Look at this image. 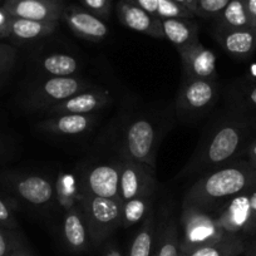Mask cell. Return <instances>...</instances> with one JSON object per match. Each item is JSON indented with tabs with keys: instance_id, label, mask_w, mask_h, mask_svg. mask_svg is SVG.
Returning a JSON list of instances; mask_svg holds the SVG:
<instances>
[{
	"instance_id": "obj_1",
	"label": "cell",
	"mask_w": 256,
	"mask_h": 256,
	"mask_svg": "<svg viewBox=\"0 0 256 256\" xmlns=\"http://www.w3.org/2000/svg\"><path fill=\"white\" fill-rule=\"evenodd\" d=\"M252 126L241 117H225L208 128L188 164L177 180L202 176L206 172L230 164L240 156L250 142Z\"/></svg>"
},
{
	"instance_id": "obj_2",
	"label": "cell",
	"mask_w": 256,
	"mask_h": 256,
	"mask_svg": "<svg viewBox=\"0 0 256 256\" xmlns=\"http://www.w3.org/2000/svg\"><path fill=\"white\" fill-rule=\"evenodd\" d=\"M256 187V168L248 161H232L198 177L186 192L182 206L211 208Z\"/></svg>"
},
{
	"instance_id": "obj_3",
	"label": "cell",
	"mask_w": 256,
	"mask_h": 256,
	"mask_svg": "<svg viewBox=\"0 0 256 256\" xmlns=\"http://www.w3.org/2000/svg\"><path fill=\"white\" fill-rule=\"evenodd\" d=\"M160 128L148 117H134L128 120L120 134L118 150L123 160L141 162L156 168Z\"/></svg>"
},
{
	"instance_id": "obj_4",
	"label": "cell",
	"mask_w": 256,
	"mask_h": 256,
	"mask_svg": "<svg viewBox=\"0 0 256 256\" xmlns=\"http://www.w3.org/2000/svg\"><path fill=\"white\" fill-rule=\"evenodd\" d=\"M228 236L232 235L224 232L212 210L198 206H182L180 218L182 254L198 246L218 242Z\"/></svg>"
},
{
	"instance_id": "obj_5",
	"label": "cell",
	"mask_w": 256,
	"mask_h": 256,
	"mask_svg": "<svg viewBox=\"0 0 256 256\" xmlns=\"http://www.w3.org/2000/svg\"><path fill=\"white\" fill-rule=\"evenodd\" d=\"M215 214L218 225L228 235L256 234V187L208 208Z\"/></svg>"
},
{
	"instance_id": "obj_6",
	"label": "cell",
	"mask_w": 256,
	"mask_h": 256,
	"mask_svg": "<svg viewBox=\"0 0 256 256\" xmlns=\"http://www.w3.org/2000/svg\"><path fill=\"white\" fill-rule=\"evenodd\" d=\"M80 208L90 228L92 245L98 246L120 228V201L97 198L83 192Z\"/></svg>"
},
{
	"instance_id": "obj_7",
	"label": "cell",
	"mask_w": 256,
	"mask_h": 256,
	"mask_svg": "<svg viewBox=\"0 0 256 256\" xmlns=\"http://www.w3.org/2000/svg\"><path fill=\"white\" fill-rule=\"evenodd\" d=\"M220 94L218 80L184 78L177 93V114L184 120H195L206 114Z\"/></svg>"
},
{
	"instance_id": "obj_8",
	"label": "cell",
	"mask_w": 256,
	"mask_h": 256,
	"mask_svg": "<svg viewBox=\"0 0 256 256\" xmlns=\"http://www.w3.org/2000/svg\"><path fill=\"white\" fill-rule=\"evenodd\" d=\"M94 88L90 80L72 77H46L32 87L29 104L33 110H46L82 90Z\"/></svg>"
},
{
	"instance_id": "obj_9",
	"label": "cell",
	"mask_w": 256,
	"mask_h": 256,
	"mask_svg": "<svg viewBox=\"0 0 256 256\" xmlns=\"http://www.w3.org/2000/svg\"><path fill=\"white\" fill-rule=\"evenodd\" d=\"M120 161L117 164H97L82 172L80 188L87 195L120 200Z\"/></svg>"
},
{
	"instance_id": "obj_10",
	"label": "cell",
	"mask_w": 256,
	"mask_h": 256,
	"mask_svg": "<svg viewBox=\"0 0 256 256\" xmlns=\"http://www.w3.org/2000/svg\"><path fill=\"white\" fill-rule=\"evenodd\" d=\"M156 186L154 168L141 162L120 158V202L146 195V194H154Z\"/></svg>"
},
{
	"instance_id": "obj_11",
	"label": "cell",
	"mask_w": 256,
	"mask_h": 256,
	"mask_svg": "<svg viewBox=\"0 0 256 256\" xmlns=\"http://www.w3.org/2000/svg\"><path fill=\"white\" fill-rule=\"evenodd\" d=\"M62 19L78 36L88 42H102L110 34V28L103 19L90 13L80 6H64Z\"/></svg>"
},
{
	"instance_id": "obj_12",
	"label": "cell",
	"mask_w": 256,
	"mask_h": 256,
	"mask_svg": "<svg viewBox=\"0 0 256 256\" xmlns=\"http://www.w3.org/2000/svg\"><path fill=\"white\" fill-rule=\"evenodd\" d=\"M112 100V94L106 88H90L76 93L68 100L48 108L44 112L48 116L56 114H88L107 107Z\"/></svg>"
},
{
	"instance_id": "obj_13",
	"label": "cell",
	"mask_w": 256,
	"mask_h": 256,
	"mask_svg": "<svg viewBox=\"0 0 256 256\" xmlns=\"http://www.w3.org/2000/svg\"><path fill=\"white\" fill-rule=\"evenodd\" d=\"M184 78L194 80H218L216 56L201 42L180 49Z\"/></svg>"
},
{
	"instance_id": "obj_14",
	"label": "cell",
	"mask_w": 256,
	"mask_h": 256,
	"mask_svg": "<svg viewBox=\"0 0 256 256\" xmlns=\"http://www.w3.org/2000/svg\"><path fill=\"white\" fill-rule=\"evenodd\" d=\"M97 113L88 114H56L48 116L38 124L43 134L60 137H77L88 134L98 122Z\"/></svg>"
},
{
	"instance_id": "obj_15",
	"label": "cell",
	"mask_w": 256,
	"mask_h": 256,
	"mask_svg": "<svg viewBox=\"0 0 256 256\" xmlns=\"http://www.w3.org/2000/svg\"><path fill=\"white\" fill-rule=\"evenodd\" d=\"M64 6V0H6L4 4L13 18L39 22H59Z\"/></svg>"
},
{
	"instance_id": "obj_16",
	"label": "cell",
	"mask_w": 256,
	"mask_h": 256,
	"mask_svg": "<svg viewBox=\"0 0 256 256\" xmlns=\"http://www.w3.org/2000/svg\"><path fill=\"white\" fill-rule=\"evenodd\" d=\"M117 14L120 23L128 29L154 39H164L161 19L144 10L130 0H118Z\"/></svg>"
},
{
	"instance_id": "obj_17",
	"label": "cell",
	"mask_w": 256,
	"mask_h": 256,
	"mask_svg": "<svg viewBox=\"0 0 256 256\" xmlns=\"http://www.w3.org/2000/svg\"><path fill=\"white\" fill-rule=\"evenodd\" d=\"M62 235L66 246L73 252H84L90 248L92 244L90 228L80 206L64 211Z\"/></svg>"
},
{
	"instance_id": "obj_18",
	"label": "cell",
	"mask_w": 256,
	"mask_h": 256,
	"mask_svg": "<svg viewBox=\"0 0 256 256\" xmlns=\"http://www.w3.org/2000/svg\"><path fill=\"white\" fill-rule=\"evenodd\" d=\"M214 36L224 50L238 60H246L256 50V33L252 28H215Z\"/></svg>"
},
{
	"instance_id": "obj_19",
	"label": "cell",
	"mask_w": 256,
	"mask_h": 256,
	"mask_svg": "<svg viewBox=\"0 0 256 256\" xmlns=\"http://www.w3.org/2000/svg\"><path fill=\"white\" fill-rule=\"evenodd\" d=\"M16 190L24 201L36 208H46L54 200L53 181L40 174H28L16 181Z\"/></svg>"
},
{
	"instance_id": "obj_20",
	"label": "cell",
	"mask_w": 256,
	"mask_h": 256,
	"mask_svg": "<svg viewBox=\"0 0 256 256\" xmlns=\"http://www.w3.org/2000/svg\"><path fill=\"white\" fill-rule=\"evenodd\" d=\"M161 23L164 39L174 44L177 50L200 42V28L195 19H164Z\"/></svg>"
},
{
	"instance_id": "obj_21",
	"label": "cell",
	"mask_w": 256,
	"mask_h": 256,
	"mask_svg": "<svg viewBox=\"0 0 256 256\" xmlns=\"http://www.w3.org/2000/svg\"><path fill=\"white\" fill-rule=\"evenodd\" d=\"M180 225L172 215L164 216L156 230L152 256H181Z\"/></svg>"
},
{
	"instance_id": "obj_22",
	"label": "cell",
	"mask_w": 256,
	"mask_h": 256,
	"mask_svg": "<svg viewBox=\"0 0 256 256\" xmlns=\"http://www.w3.org/2000/svg\"><path fill=\"white\" fill-rule=\"evenodd\" d=\"M58 23L59 22H39L13 18L9 36L20 42L39 40L53 34L58 28Z\"/></svg>"
},
{
	"instance_id": "obj_23",
	"label": "cell",
	"mask_w": 256,
	"mask_h": 256,
	"mask_svg": "<svg viewBox=\"0 0 256 256\" xmlns=\"http://www.w3.org/2000/svg\"><path fill=\"white\" fill-rule=\"evenodd\" d=\"M38 67L46 77H72L80 70L78 59L66 53L46 54L39 59Z\"/></svg>"
},
{
	"instance_id": "obj_24",
	"label": "cell",
	"mask_w": 256,
	"mask_h": 256,
	"mask_svg": "<svg viewBox=\"0 0 256 256\" xmlns=\"http://www.w3.org/2000/svg\"><path fill=\"white\" fill-rule=\"evenodd\" d=\"M157 224L154 218V208L141 222L138 231L134 235L127 256H152L154 252V240H156Z\"/></svg>"
},
{
	"instance_id": "obj_25",
	"label": "cell",
	"mask_w": 256,
	"mask_h": 256,
	"mask_svg": "<svg viewBox=\"0 0 256 256\" xmlns=\"http://www.w3.org/2000/svg\"><path fill=\"white\" fill-rule=\"evenodd\" d=\"M246 244L240 236H228L218 242L198 246L181 256H238L245 252Z\"/></svg>"
},
{
	"instance_id": "obj_26",
	"label": "cell",
	"mask_w": 256,
	"mask_h": 256,
	"mask_svg": "<svg viewBox=\"0 0 256 256\" xmlns=\"http://www.w3.org/2000/svg\"><path fill=\"white\" fill-rule=\"evenodd\" d=\"M154 195V194H146L120 202V228H128L141 224L151 211Z\"/></svg>"
},
{
	"instance_id": "obj_27",
	"label": "cell",
	"mask_w": 256,
	"mask_h": 256,
	"mask_svg": "<svg viewBox=\"0 0 256 256\" xmlns=\"http://www.w3.org/2000/svg\"><path fill=\"white\" fill-rule=\"evenodd\" d=\"M215 28L218 29H240L252 28L248 12L244 0H230L222 13L215 19Z\"/></svg>"
},
{
	"instance_id": "obj_28",
	"label": "cell",
	"mask_w": 256,
	"mask_h": 256,
	"mask_svg": "<svg viewBox=\"0 0 256 256\" xmlns=\"http://www.w3.org/2000/svg\"><path fill=\"white\" fill-rule=\"evenodd\" d=\"M230 0H196V9H198V18L214 19L215 20Z\"/></svg>"
},
{
	"instance_id": "obj_29",
	"label": "cell",
	"mask_w": 256,
	"mask_h": 256,
	"mask_svg": "<svg viewBox=\"0 0 256 256\" xmlns=\"http://www.w3.org/2000/svg\"><path fill=\"white\" fill-rule=\"evenodd\" d=\"M80 3L86 10L103 20H107L112 13L113 0H80Z\"/></svg>"
},
{
	"instance_id": "obj_30",
	"label": "cell",
	"mask_w": 256,
	"mask_h": 256,
	"mask_svg": "<svg viewBox=\"0 0 256 256\" xmlns=\"http://www.w3.org/2000/svg\"><path fill=\"white\" fill-rule=\"evenodd\" d=\"M12 20H13V16L4 6H2L0 8V36H9Z\"/></svg>"
},
{
	"instance_id": "obj_31",
	"label": "cell",
	"mask_w": 256,
	"mask_h": 256,
	"mask_svg": "<svg viewBox=\"0 0 256 256\" xmlns=\"http://www.w3.org/2000/svg\"><path fill=\"white\" fill-rule=\"evenodd\" d=\"M241 100L251 108H256V84L245 87L241 92Z\"/></svg>"
},
{
	"instance_id": "obj_32",
	"label": "cell",
	"mask_w": 256,
	"mask_h": 256,
	"mask_svg": "<svg viewBox=\"0 0 256 256\" xmlns=\"http://www.w3.org/2000/svg\"><path fill=\"white\" fill-rule=\"evenodd\" d=\"M14 56H16V53H14L13 49L8 48V46H2L0 48V72L10 66Z\"/></svg>"
},
{
	"instance_id": "obj_33",
	"label": "cell",
	"mask_w": 256,
	"mask_h": 256,
	"mask_svg": "<svg viewBox=\"0 0 256 256\" xmlns=\"http://www.w3.org/2000/svg\"><path fill=\"white\" fill-rule=\"evenodd\" d=\"M130 2H132V3L138 6L140 8H142L144 10L148 12L150 14L156 16L160 0H130Z\"/></svg>"
},
{
	"instance_id": "obj_34",
	"label": "cell",
	"mask_w": 256,
	"mask_h": 256,
	"mask_svg": "<svg viewBox=\"0 0 256 256\" xmlns=\"http://www.w3.org/2000/svg\"><path fill=\"white\" fill-rule=\"evenodd\" d=\"M244 152H245L246 157H248L246 161H248L254 168H256V137H254L252 140H250V142L246 144Z\"/></svg>"
},
{
	"instance_id": "obj_35",
	"label": "cell",
	"mask_w": 256,
	"mask_h": 256,
	"mask_svg": "<svg viewBox=\"0 0 256 256\" xmlns=\"http://www.w3.org/2000/svg\"><path fill=\"white\" fill-rule=\"evenodd\" d=\"M14 246H10L8 238L0 231V256H9L14 250Z\"/></svg>"
},
{
	"instance_id": "obj_36",
	"label": "cell",
	"mask_w": 256,
	"mask_h": 256,
	"mask_svg": "<svg viewBox=\"0 0 256 256\" xmlns=\"http://www.w3.org/2000/svg\"><path fill=\"white\" fill-rule=\"evenodd\" d=\"M0 222L6 224V225H10V224L14 222L10 211L2 200H0Z\"/></svg>"
},
{
	"instance_id": "obj_37",
	"label": "cell",
	"mask_w": 256,
	"mask_h": 256,
	"mask_svg": "<svg viewBox=\"0 0 256 256\" xmlns=\"http://www.w3.org/2000/svg\"><path fill=\"white\" fill-rule=\"evenodd\" d=\"M174 2H177L178 4L184 6V8L188 9L192 14H195V16L198 14V9H196V0H174ZM196 18H198V16H196Z\"/></svg>"
},
{
	"instance_id": "obj_38",
	"label": "cell",
	"mask_w": 256,
	"mask_h": 256,
	"mask_svg": "<svg viewBox=\"0 0 256 256\" xmlns=\"http://www.w3.org/2000/svg\"><path fill=\"white\" fill-rule=\"evenodd\" d=\"M245 2V6H246V9H248V16H250L251 20H254L256 19V0H244Z\"/></svg>"
},
{
	"instance_id": "obj_39",
	"label": "cell",
	"mask_w": 256,
	"mask_h": 256,
	"mask_svg": "<svg viewBox=\"0 0 256 256\" xmlns=\"http://www.w3.org/2000/svg\"><path fill=\"white\" fill-rule=\"evenodd\" d=\"M103 256H123V255L114 245L110 244V245H107L104 248V254H103Z\"/></svg>"
},
{
	"instance_id": "obj_40",
	"label": "cell",
	"mask_w": 256,
	"mask_h": 256,
	"mask_svg": "<svg viewBox=\"0 0 256 256\" xmlns=\"http://www.w3.org/2000/svg\"><path fill=\"white\" fill-rule=\"evenodd\" d=\"M246 256H256V238L248 246H246Z\"/></svg>"
},
{
	"instance_id": "obj_41",
	"label": "cell",
	"mask_w": 256,
	"mask_h": 256,
	"mask_svg": "<svg viewBox=\"0 0 256 256\" xmlns=\"http://www.w3.org/2000/svg\"><path fill=\"white\" fill-rule=\"evenodd\" d=\"M9 256H32V255L26 252V251L19 250L18 248H16L13 251H12V254Z\"/></svg>"
},
{
	"instance_id": "obj_42",
	"label": "cell",
	"mask_w": 256,
	"mask_h": 256,
	"mask_svg": "<svg viewBox=\"0 0 256 256\" xmlns=\"http://www.w3.org/2000/svg\"><path fill=\"white\" fill-rule=\"evenodd\" d=\"M252 29L255 30V33H256V19L254 20V23H252Z\"/></svg>"
}]
</instances>
